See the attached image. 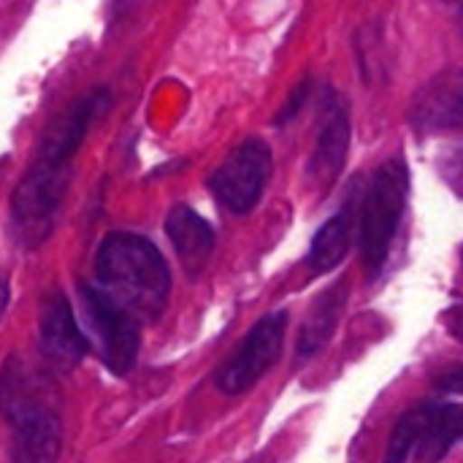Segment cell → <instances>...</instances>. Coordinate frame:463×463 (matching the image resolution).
<instances>
[{
	"mask_svg": "<svg viewBox=\"0 0 463 463\" xmlns=\"http://www.w3.org/2000/svg\"><path fill=\"white\" fill-rule=\"evenodd\" d=\"M165 236L171 239L184 271L190 277H198L214 250L212 225L187 203H176L165 217Z\"/></svg>",
	"mask_w": 463,
	"mask_h": 463,
	"instance_id": "14",
	"label": "cell"
},
{
	"mask_svg": "<svg viewBox=\"0 0 463 463\" xmlns=\"http://www.w3.org/2000/svg\"><path fill=\"white\" fill-rule=\"evenodd\" d=\"M461 260H463V247H461Z\"/></svg>",
	"mask_w": 463,
	"mask_h": 463,
	"instance_id": "23",
	"label": "cell"
},
{
	"mask_svg": "<svg viewBox=\"0 0 463 463\" xmlns=\"http://www.w3.org/2000/svg\"><path fill=\"white\" fill-rule=\"evenodd\" d=\"M347 304V282H339L336 288H328L323 296L315 298V304L309 307V315L301 326L298 334V345H296V355L298 361H309L315 358L334 336L339 317L345 312Z\"/></svg>",
	"mask_w": 463,
	"mask_h": 463,
	"instance_id": "15",
	"label": "cell"
},
{
	"mask_svg": "<svg viewBox=\"0 0 463 463\" xmlns=\"http://www.w3.org/2000/svg\"><path fill=\"white\" fill-rule=\"evenodd\" d=\"M133 3H138V0H114V14H119V11L130 8Z\"/></svg>",
	"mask_w": 463,
	"mask_h": 463,
	"instance_id": "22",
	"label": "cell"
},
{
	"mask_svg": "<svg viewBox=\"0 0 463 463\" xmlns=\"http://www.w3.org/2000/svg\"><path fill=\"white\" fill-rule=\"evenodd\" d=\"M410 198V168L402 157L383 163L374 174L369 193L361 198L358 214V247L366 274L374 279L391 252L399 222Z\"/></svg>",
	"mask_w": 463,
	"mask_h": 463,
	"instance_id": "2",
	"label": "cell"
},
{
	"mask_svg": "<svg viewBox=\"0 0 463 463\" xmlns=\"http://www.w3.org/2000/svg\"><path fill=\"white\" fill-rule=\"evenodd\" d=\"M271 176V149L263 138L241 141L209 176L212 195L233 214H247L260 201Z\"/></svg>",
	"mask_w": 463,
	"mask_h": 463,
	"instance_id": "7",
	"label": "cell"
},
{
	"mask_svg": "<svg viewBox=\"0 0 463 463\" xmlns=\"http://www.w3.org/2000/svg\"><path fill=\"white\" fill-rule=\"evenodd\" d=\"M361 198H364L361 187H355L347 195V201L342 203V209L331 220H326V225L315 233L312 247H309V258H307L312 277H323V274L334 271L347 258V252L353 247L358 214H361Z\"/></svg>",
	"mask_w": 463,
	"mask_h": 463,
	"instance_id": "13",
	"label": "cell"
},
{
	"mask_svg": "<svg viewBox=\"0 0 463 463\" xmlns=\"http://www.w3.org/2000/svg\"><path fill=\"white\" fill-rule=\"evenodd\" d=\"M79 301L84 309V320L95 336V345L100 350V361L103 366L117 374L125 377L138 358V320L125 312L111 296H106L100 288L84 285L79 282Z\"/></svg>",
	"mask_w": 463,
	"mask_h": 463,
	"instance_id": "5",
	"label": "cell"
},
{
	"mask_svg": "<svg viewBox=\"0 0 463 463\" xmlns=\"http://www.w3.org/2000/svg\"><path fill=\"white\" fill-rule=\"evenodd\" d=\"M442 320H445V328L450 331V336L458 339L463 345V304H453V307L442 315Z\"/></svg>",
	"mask_w": 463,
	"mask_h": 463,
	"instance_id": "19",
	"label": "cell"
},
{
	"mask_svg": "<svg viewBox=\"0 0 463 463\" xmlns=\"http://www.w3.org/2000/svg\"><path fill=\"white\" fill-rule=\"evenodd\" d=\"M463 437V404L426 402L404 412L391 434L385 463H439Z\"/></svg>",
	"mask_w": 463,
	"mask_h": 463,
	"instance_id": "3",
	"label": "cell"
},
{
	"mask_svg": "<svg viewBox=\"0 0 463 463\" xmlns=\"http://www.w3.org/2000/svg\"><path fill=\"white\" fill-rule=\"evenodd\" d=\"M11 463H57L62 450L60 412L11 429Z\"/></svg>",
	"mask_w": 463,
	"mask_h": 463,
	"instance_id": "16",
	"label": "cell"
},
{
	"mask_svg": "<svg viewBox=\"0 0 463 463\" xmlns=\"http://www.w3.org/2000/svg\"><path fill=\"white\" fill-rule=\"evenodd\" d=\"M71 174L73 165L49 163L41 157H35L27 168L11 195V231L22 247H35L52 233L71 184Z\"/></svg>",
	"mask_w": 463,
	"mask_h": 463,
	"instance_id": "4",
	"label": "cell"
},
{
	"mask_svg": "<svg viewBox=\"0 0 463 463\" xmlns=\"http://www.w3.org/2000/svg\"><path fill=\"white\" fill-rule=\"evenodd\" d=\"M307 98H309V81H301L298 87H296V92H293V98L285 103V109L279 111V117H277V125H282V122H288V119H293L301 109H304V103H307Z\"/></svg>",
	"mask_w": 463,
	"mask_h": 463,
	"instance_id": "17",
	"label": "cell"
},
{
	"mask_svg": "<svg viewBox=\"0 0 463 463\" xmlns=\"http://www.w3.org/2000/svg\"><path fill=\"white\" fill-rule=\"evenodd\" d=\"M54 412H60V391L52 372L11 353L0 366V415L14 429Z\"/></svg>",
	"mask_w": 463,
	"mask_h": 463,
	"instance_id": "8",
	"label": "cell"
},
{
	"mask_svg": "<svg viewBox=\"0 0 463 463\" xmlns=\"http://www.w3.org/2000/svg\"><path fill=\"white\" fill-rule=\"evenodd\" d=\"M445 179L458 195H463V155H456L445 163Z\"/></svg>",
	"mask_w": 463,
	"mask_h": 463,
	"instance_id": "20",
	"label": "cell"
},
{
	"mask_svg": "<svg viewBox=\"0 0 463 463\" xmlns=\"http://www.w3.org/2000/svg\"><path fill=\"white\" fill-rule=\"evenodd\" d=\"M38 345H41L43 364L52 374L73 372L87 353V339L76 323L73 307H71L68 296L57 288L41 298Z\"/></svg>",
	"mask_w": 463,
	"mask_h": 463,
	"instance_id": "9",
	"label": "cell"
},
{
	"mask_svg": "<svg viewBox=\"0 0 463 463\" xmlns=\"http://www.w3.org/2000/svg\"><path fill=\"white\" fill-rule=\"evenodd\" d=\"M285 331H288V312H271L263 320L252 326L241 347L220 366L214 374V383L228 396H241L250 388H255L269 369L277 366L285 347Z\"/></svg>",
	"mask_w": 463,
	"mask_h": 463,
	"instance_id": "6",
	"label": "cell"
},
{
	"mask_svg": "<svg viewBox=\"0 0 463 463\" xmlns=\"http://www.w3.org/2000/svg\"><path fill=\"white\" fill-rule=\"evenodd\" d=\"M5 307H8V282L0 279V317H3V312H5Z\"/></svg>",
	"mask_w": 463,
	"mask_h": 463,
	"instance_id": "21",
	"label": "cell"
},
{
	"mask_svg": "<svg viewBox=\"0 0 463 463\" xmlns=\"http://www.w3.org/2000/svg\"><path fill=\"white\" fill-rule=\"evenodd\" d=\"M437 385H439V391H445L450 396H463V366H456V369L439 374Z\"/></svg>",
	"mask_w": 463,
	"mask_h": 463,
	"instance_id": "18",
	"label": "cell"
},
{
	"mask_svg": "<svg viewBox=\"0 0 463 463\" xmlns=\"http://www.w3.org/2000/svg\"><path fill=\"white\" fill-rule=\"evenodd\" d=\"M109 109V92L92 90L81 98H76L65 111H60L43 130L38 141V157L49 163H65L73 165V157L79 146L84 144L90 128L95 119Z\"/></svg>",
	"mask_w": 463,
	"mask_h": 463,
	"instance_id": "10",
	"label": "cell"
},
{
	"mask_svg": "<svg viewBox=\"0 0 463 463\" xmlns=\"http://www.w3.org/2000/svg\"><path fill=\"white\" fill-rule=\"evenodd\" d=\"M100 290L138 323L163 315L171 296V271L160 250L138 233H109L95 255Z\"/></svg>",
	"mask_w": 463,
	"mask_h": 463,
	"instance_id": "1",
	"label": "cell"
},
{
	"mask_svg": "<svg viewBox=\"0 0 463 463\" xmlns=\"http://www.w3.org/2000/svg\"><path fill=\"white\" fill-rule=\"evenodd\" d=\"M461 27H463V19H461Z\"/></svg>",
	"mask_w": 463,
	"mask_h": 463,
	"instance_id": "24",
	"label": "cell"
},
{
	"mask_svg": "<svg viewBox=\"0 0 463 463\" xmlns=\"http://www.w3.org/2000/svg\"><path fill=\"white\" fill-rule=\"evenodd\" d=\"M410 119L423 133L463 128V68L434 76L410 106Z\"/></svg>",
	"mask_w": 463,
	"mask_h": 463,
	"instance_id": "12",
	"label": "cell"
},
{
	"mask_svg": "<svg viewBox=\"0 0 463 463\" xmlns=\"http://www.w3.org/2000/svg\"><path fill=\"white\" fill-rule=\"evenodd\" d=\"M350 152V114L339 95H328L323 103L320 133L307 163V179L315 190L326 193L342 174Z\"/></svg>",
	"mask_w": 463,
	"mask_h": 463,
	"instance_id": "11",
	"label": "cell"
}]
</instances>
